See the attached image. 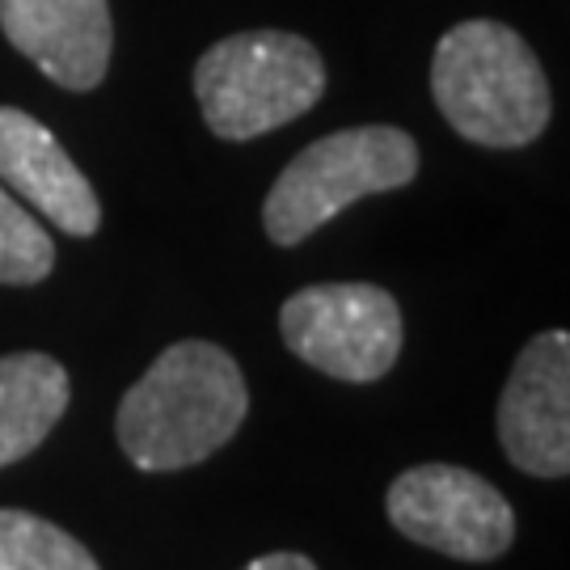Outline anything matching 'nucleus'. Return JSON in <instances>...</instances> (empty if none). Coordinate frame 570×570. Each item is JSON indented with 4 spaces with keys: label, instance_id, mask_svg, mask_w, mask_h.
Wrapping results in <instances>:
<instances>
[{
    "label": "nucleus",
    "instance_id": "1",
    "mask_svg": "<svg viewBox=\"0 0 570 570\" xmlns=\"http://www.w3.org/2000/svg\"><path fill=\"white\" fill-rule=\"evenodd\" d=\"M249 414V393L225 346L186 338L165 346L136 385L122 393L119 444L148 473L190 469L225 449Z\"/></svg>",
    "mask_w": 570,
    "mask_h": 570
},
{
    "label": "nucleus",
    "instance_id": "14",
    "mask_svg": "<svg viewBox=\"0 0 570 570\" xmlns=\"http://www.w3.org/2000/svg\"><path fill=\"white\" fill-rule=\"evenodd\" d=\"M0 570H4V567H0Z\"/></svg>",
    "mask_w": 570,
    "mask_h": 570
},
{
    "label": "nucleus",
    "instance_id": "10",
    "mask_svg": "<svg viewBox=\"0 0 570 570\" xmlns=\"http://www.w3.org/2000/svg\"><path fill=\"white\" fill-rule=\"evenodd\" d=\"M72 397L60 360L13 351L0 360V469L30 456L63 419Z\"/></svg>",
    "mask_w": 570,
    "mask_h": 570
},
{
    "label": "nucleus",
    "instance_id": "6",
    "mask_svg": "<svg viewBox=\"0 0 570 570\" xmlns=\"http://www.w3.org/2000/svg\"><path fill=\"white\" fill-rule=\"evenodd\" d=\"M393 529L461 562H490L515 541V511L503 490L461 465H414L389 487Z\"/></svg>",
    "mask_w": 570,
    "mask_h": 570
},
{
    "label": "nucleus",
    "instance_id": "11",
    "mask_svg": "<svg viewBox=\"0 0 570 570\" xmlns=\"http://www.w3.org/2000/svg\"><path fill=\"white\" fill-rule=\"evenodd\" d=\"M0 567L4 570H102L94 553L60 524L35 511L0 508Z\"/></svg>",
    "mask_w": 570,
    "mask_h": 570
},
{
    "label": "nucleus",
    "instance_id": "4",
    "mask_svg": "<svg viewBox=\"0 0 570 570\" xmlns=\"http://www.w3.org/2000/svg\"><path fill=\"white\" fill-rule=\"evenodd\" d=\"M419 174V144L402 127H346L322 136L296 153L275 178L263 204L266 237L275 245H301L308 233L330 225L338 212L414 183Z\"/></svg>",
    "mask_w": 570,
    "mask_h": 570
},
{
    "label": "nucleus",
    "instance_id": "2",
    "mask_svg": "<svg viewBox=\"0 0 570 570\" xmlns=\"http://www.w3.org/2000/svg\"><path fill=\"white\" fill-rule=\"evenodd\" d=\"M431 94L456 136L487 148L532 144L550 122L546 68L511 26L473 18L435 42Z\"/></svg>",
    "mask_w": 570,
    "mask_h": 570
},
{
    "label": "nucleus",
    "instance_id": "8",
    "mask_svg": "<svg viewBox=\"0 0 570 570\" xmlns=\"http://www.w3.org/2000/svg\"><path fill=\"white\" fill-rule=\"evenodd\" d=\"M0 30L47 81L85 94L110 68L115 21L106 0H0Z\"/></svg>",
    "mask_w": 570,
    "mask_h": 570
},
{
    "label": "nucleus",
    "instance_id": "13",
    "mask_svg": "<svg viewBox=\"0 0 570 570\" xmlns=\"http://www.w3.org/2000/svg\"><path fill=\"white\" fill-rule=\"evenodd\" d=\"M242 570H317V567L308 562L305 553L279 550V553H263V558H254V562H249V567H242Z\"/></svg>",
    "mask_w": 570,
    "mask_h": 570
},
{
    "label": "nucleus",
    "instance_id": "5",
    "mask_svg": "<svg viewBox=\"0 0 570 570\" xmlns=\"http://www.w3.org/2000/svg\"><path fill=\"white\" fill-rule=\"evenodd\" d=\"M287 351L334 381H381L402 355V308L376 284H313L279 308Z\"/></svg>",
    "mask_w": 570,
    "mask_h": 570
},
{
    "label": "nucleus",
    "instance_id": "9",
    "mask_svg": "<svg viewBox=\"0 0 570 570\" xmlns=\"http://www.w3.org/2000/svg\"><path fill=\"white\" fill-rule=\"evenodd\" d=\"M0 186L42 212L68 237H94L102 225V204L81 165L35 115L0 106Z\"/></svg>",
    "mask_w": 570,
    "mask_h": 570
},
{
    "label": "nucleus",
    "instance_id": "3",
    "mask_svg": "<svg viewBox=\"0 0 570 570\" xmlns=\"http://www.w3.org/2000/svg\"><path fill=\"white\" fill-rule=\"evenodd\" d=\"M326 94L317 47L287 30H245L207 47L195 63V98L220 140H254L301 119Z\"/></svg>",
    "mask_w": 570,
    "mask_h": 570
},
{
    "label": "nucleus",
    "instance_id": "7",
    "mask_svg": "<svg viewBox=\"0 0 570 570\" xmlns=\"http://www.w3.org/2000/svg\"><path fill=\"white\" fill-rule=\"evenodd\" d=\"M499 444L532 478L570 473V334H537L499 397Z\"/></svg>",
    "mask_w": 570,
    "mask_h": 570
},
{
    "label": "nucleus",
    "instance_id": "12",
    "mask_svg": "<svg viewBox=\"0 0 570 570\" xmlns=\"http://www.w3.org/2000/svg\"><path fill=\"white\" fill-rule=\"evenodd\" d=\"M56 266L51 233L30 216V207L0 186V284H39Z\"/></svg>",
    "mask_w": 570,
    "mask_h": 570
}]
</instances>
